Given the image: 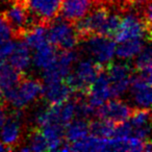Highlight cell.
<instances>
[{
  "instance_id": "4316f807",
  "label": "cell",
  "mask_w": 152,
  "mask_h": 152,
  "mask_svg": "<svg viewBox=\"0 0 152 152\" xmlns=\"http://www.w3.org/2000/svg\"><path fill=\"white\" fill-rule=\"evenodd\" d=\"M131 134H133L135 137L142 140V141L149 140L150 139V123L132 128V133H131Z\"/></svg>"
},
{
  "instance_id": "277c9868",
  "label": "cell",
  "mask_w": 152,
  "mask_h": 152,
  "mask_svg": "<svg viewBox=\"0 0 152 152\" xmlns=\"http://www.w3.org/2000/svg\"><path fill=\"white\" fill-rule=\"evenodd\" d=\"M130 39H143L147 43L151 42V27L147 26L145 22L134 13H127L121 20L115 42H124Z\"/></svg>"
},
{
  "instance_id": "5bb4252c",
  "label": "cell",
  "mask_w": 152,
  "mask_h": 152,
  "mask_svg": "<svg viewBox=\"0 0 152 152\" xmlns=\"http://www.w3.org/2000/svg\"><path fill=\"white\" fill-rule=\"evenodd\" d=\"M10 65L16 68L19 71L24 72L30 65V51L29 47L27 46L23 40H20L17 44H15L13 52L9 56Z\"/></svg>"
},
{
  "instance_id": "9a60e30c",
  "label": "cell",
  "mask_w": 152,
  "mask_h": 152,
  "mask_svg": "<svg viewBox=\"0 0 152 152\" xmlns=\"http://www.w3.org/2000/svg\"><path fill=\"white\" fill-rule=\"evenodd\" d=\"M42 131L47 141L48 151L58 150L65 142V126L58 123L46 125L42 128Z\"/></svg>"
},
{
  "instance_id": "9c48e42d",
  "label": "cell",
  "mask_w": 152,
  "mask_h": 152,
  "mask_svg": "<svg viewBox=\"0 0 152 152\" xmlns=\"http://www.w3.org/2000/svg\"><path fill=\"white\" fill-rule=\"evenodd\" d=\"M104 0H61L58 17L74 24Z\"/></svg>"
},
{
  "instance_id": "484cf974",
  "label": "cell",
  "mask_w": 152,
  "mask_h": 152,
  "mask_svg": "<svg viewBox=\"0 0 152 152\" xmlns=\"http://www.w3.org/2000/svg\"><path fill=\"white\" fill-rule=\"evenodd\" d=\"M11 39H13L11 28L9 27L7 21L3 18L2 12H0V45L4 44Z\"/></svg>"
},
{
  "instance_id": "ac0fdd59",
  "label": "cell",
  "mask_w": 152,
  "mask_h": 152,
  "mask_svg": "<svg viewBox=\"0 0 152 152\" xmlns=\"http://www.w3.org/2000/svg\"><path fill=\"white\" fill-rule=\"evenodd\" d=\"M89 120H72L65 127V142L71 144L89 135Z\"/></svg>"
},
{
  "instance_id": "30bf717a",
  "label": "cell",
  "mask_w": 152,
  "mask_h": 152,
  "mask_svg": "<svg viewBox=\"0 0 152 152\" xmlns=\"http://www.w3.org/2000/svg\"><path fill=\"white\" fill-rule=\"evenodd\" d=\"M132 107L122 100L113 98V100H106L104 103L95 108L94 117L112 121L115 124H119L129 119Z\"/></svg>"
},
{
  "instance_id": "e0dca14e",
  "label": "cell",
  "mask_w": 152,
  "mask_h": 152,
  "mask_svg": "<svg viewBox=\"0 0 152 152\" xmlns=\"http://www.w3.org/2000/svg\"><path fill=\"white\" fill-rule=\"evenodd\" d=\"M34 50L36 52L34 54V64L36 65V67L41 69H45L50 66L55 61L58 52L56 47L49 43L48 41Z\"/></svg>"
},
{
  "instance_id": "7402d4cb",
  "label": "cell",
  "mask_w": 152,
  "mask_h": 152,
  "mask_svg": "<svg viewBox=\"0 0 152 152\" xmlns=\"http://www.w3.org/2000/svg\"><path fill=\"white\" fill-rule=\"evenodd\" d=\"M121 20H122V14L117 11H112L104 21V23L100 27L97 36L105 37V38H110L114 40L115 36L118 31L119 26H120Z\"/></svg>"
},
{
  "instance_id": "ba28073f",
  "label": "cell",
  "mask_w": 152,
  "mask_h": 152,
  "mask_svg": "<svg viewBox=\"0 0 152 152\" xmlns=\"http://www.w3.org/2000/svg\"><path fill=\"white\" fill-rule=\"evenodd\" d=\"M83 50L86 53L95 57L97 63L105 66L112 61L116 49V42L113 39L101 36H93L83 41Z\"/></svg>"
},
{
  "instance_id": "d4e9b609",
  "label": "cell",
  "mask_w": 152,
  "mask_h": 152,
  "mask_svg": "<svg viewBox=\"0 0 152 152\" xmlns=\"http://www.w3.org/2000/svg\"><path fill=\"white\" fill-rule=\"evenodd\" d=\"M132 133V126L129 122L124 121L122 123H119L115 126L114 132L112 137H129Z\"/></svg>"
},
{
  "instance_id": "83f0119b",
  "label": "cell",
  "mask_w": 152,
  "mask_h": 152,
  "mask_svg": "<svg viewBox=\"0 0 152 152\" xmlns=\"http://www.w3.org/2000/svg\"><path fill=\"white\" fill-rule=\"evenodd\" d=\"M7 106L5 104L0 103V127L2 126L3 123L7 120Z\"/></svg>"
},
{
  "instance_id": "44dd1931",
  "label": "cell",
  "mask_w": 152,
  "mask_h": 152,
  "mask_svg": "<svg viewBox=\"0 0 152 152\" xmlns=\"http://www.w3.org/2000/svg\"><path fill=\"white\" fill-rule=\"evenodd\" d=\"M47 30L48 27L44 25H32L26 30L23 37L24 42L27 44L29 48L36 49L46 43L47 41Z\"/></svg>"
},
{
  "instance_id": "5b68a950",
  "label": "cell",
  "mask_w": 152,
  "mask_h": 152,
  "mask_svg": "<svg viewBox=\"0 0 152 152\" xmlns=\"http://www.w3.org/2000/svg\"><path fill=\"white\" fill-rule=\"evenodd\" d=\"M61 0H26L32 25L49 27L55 18L58 17Z\"/></svg>"
},
{
  "instance_id": "cb8c5ba5",
  "label": "cell",
  "mask_w": 152,
  "mask_h": 152,
  "mask_svg": "<svg viewBox=\"0 0 152 152\" xmlns=\"http://www.w3.org/2000/svg\"><path fill=\"white\" fill-rule=\"evenodd\" d=\"M129 119H130V122L129 123L131 124L132 128L148 124V123H150V121H151L150 107L132 108L130 116H129Z\"/></svg>"
},
{
  "instance_id": "603a6c76",
  "label": "cell",
  "mask_w": 152,
  "mask_h": 152,
  "mask_svg": "<svg viewBox=\"0 0 152 152\" xmlns=\"http://www.w3.org/2000/svg\"><path fill=\"white\" fill-rule=\"evenodd\" d=\"M137 58L134 61L133 70L134 72H141L148 68H151L152 61V51L150 47V43H148L146 46L142 48V50L139 52V54L135 55Z\"/></svg>"
},
{
  "instance_id": "8992f818",
  "label": "cell",
  "mask_w": 152,
  "mask_h": 152,
  "mask_svg": "<svg viewBox=\"0 0 152 152\" xmlns=\"http://www.w3.org/2000/svg\"><path fill=\"white\" fill-rule=\"evenodd\" d=\"M108 80H110V98H119L129 88L132 68L127 63H112L104 66Z\"/></svg>"
},
{
  "instance_id": "3957f363",
  "label": "cell",
  "mask_w": 152,
  "mask_h": 152,
  "mask_svg": "<svg viewBox=\"0 0 152 152\" xmlns=\"http://www.w3.org/2000/svg\"><path fill=\"white\" fill-rule=\"evenodd\" d=\"M47 40L54 45L58 51L74 49L79 43L73 24L65 21L61 17L55 18L48 27Z\"/></svg>"
},
{
  "instance_id": "6da1fadb",
  "label": "cell",
  "mask_w": 152,
  "mask_h": 152,
  "mask_svg": "<svg viewBox=\"0 0 152 152\" xmlns=\"http://www.w3.org/2000/svg\"><path fill=\"white\" fill-rule=\"evenodd\" d=\"M24 117L23 108H14L0 127V142L7 146V151L18 150L25 140Z\"/></svg>"
},
{
  "instance_id": "4fadbf2b",
  "label": "cell",
  "mask_w": 152,
  "mask_h": 152,
  "mask_svg": "<svg viewBox=\"0 0 152 152\" xmlns=\"http://www.w3.org/2000/svg\"><path fill=\"white\" fill-rule=\"evenodd\" d=\"M69 151H107V139L87 135L69 144Z\"/></svg>"
},
{
  "instance_id": "2e32d148",
  "label": "cell",
  "mask_w": 152,
  "mask_h": 152,
  "mask_svg": "<svg viewBox=\"0 0 152 152\" xmlns=\"http://www.w3.org/2000/svg\"><path fill=\"white\" fill-rule=\"evenodd\" d=\"M25 137H27L28 144H26L23 147L21 146L18 150L20 151H48L47 141L40 127H30L28 131H26Z\"/></svg>"
},
{
  "instance_id": "7a4b0ae2",
  "label": "cell",
  "mask_w": 152,
  "mask_h": 152,
  "mask_svg": "<svg viewBox=\"0 0 152 152\" xmlns=\"http://www.w3.org/2000/svg\"><path fill=\"white\" fill-rule=\"evenodd\" d=\"M110 12L112 9L106 4L104 0L103 2L94 7L85 17L76 21L73 24V27L78 37L79 43L88 40L93 36H97L100 27L108 17Z\"/></svg>"
},
{
  "instance_id": "7c38bea8",
  "label": "cell",
  "mask_w": 152,
  "mask_h": 152,
  "mask_svg": "<svg viewBox=\"0 0 152 152\" xmlns=\"http://www.w3.org/2000/svg\"><path fill=\"white\" fill-rule=\"evenodd\" d=\"M110 98V80L105 70H102L90 88L89 94H88V102L90 103V105L96 108Z\"/></svg>"
},
{
  "instance_id": "d6986e66",
  "label": "cell",
  "mask_w": 152,
  "mask_h": 152,
  "mask_svg": "<svg viewBox=\"0 0 152 152\" xmlns=\"http://www.w3.org/2000/svg\"><path fill=\"white\" fill-rule=\"evenodd\" d=\"M146 41L143 39H130L124 42H121V44L115 49L116 55L121 59L132 58L135 55L139 54V52L145 46Z\"/></svg>"
},
{
  "instance_id": "ffe728a7",
  "label": "cell",
  "mask_w": 152,
  "mask_h": 152,
  "mask_svg": "<svg viewBox=\"0 0 152 152\" xmlns=\"http://www.w3.org/2000/svg\"><path fill=\"white\" fill-rule=\"evenodd\" d=\"M89 124V133L94 137H113V132H114L115 124L112 121L105 120V119H90L88 121Z\"/></svg>"
},
{
  "instance_id": "f1b7e54d",
  "label": "cell",
  "mask_w": 152,
  "mask_h": 152,
  "mask_svg": "<svg viewBox=\"0 0 152 152\" xmlns=\"http://www.w3.org/2000/svg\"><path fill=\"white\" fill-rule=\"evenodd\" d=\"M0 151H7V148L4 144H2L0 142Z\"/></svg>"
},
{
  "instance_id": "52a82bcc",
  "label": "cell",
  "mask_w": 152,
  "mask_h": 152,
  "mask_svg": "<svg viewBox=\"0 0 152 152\" xmlns=\"http://www.w3.org/2000/svg\"><path fill=\"white\" fill-rule=\"evenodd\" d=\"M2 15L9 27L11 28L13 39L23 40L26 30L32 26L27 7L21 2L15 1L11 3L9 9L2 12Z\"/></svg>"
},
{
  "instance_id": "8fae6325",
  "label": "cell",
  "mask_w": 152,
  "mask_h": 152,
  "mask_svg": "<svg viewBox=\"0 0 152 152\" xmlns=\"http://www.w3.org/2000/svg\"><path fill=\"white\" fill-rule=\"evenodd\" d=\"M72 95V91L64 79L50 83H43L42 99L48 104H61L67 101Z\"/></svg>"
}]
</instances>
